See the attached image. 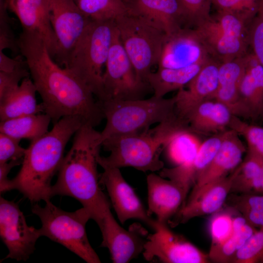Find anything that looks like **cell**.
I'll return each mask as SVG.
<instances>
[{"label":"cell","instance_id":"cell-1","mask_svg":"<svg viewBox=\"0 0 263 263\" xmlns=\"http://www.w3.org/2000/svg\"><path fill=\"white\" fill-rule=\"evenodd\" d=\"M18 44L42 99L44 113L53 124L67 116L80 117L94 128L100 124L104 117L100 102L82 80L55 61L39 35L22 30Z\"/></svg>","mask_w":263,"mask_h":263},{"label":"cell","instance_id":"cell-2","mask_svg":"<svg viewBox=\"0 0 263 263\" xmlns=\"http://www.w3.org/2000/svg\"><path fill=\"white\" fill-rule=\"evenodd\" d=\"M102 140L94 127L83 125L75 134L73 144L64 157L51 196H67L78 201L98 225L110 203L99 187L97 169Z\"/></svg>","mask_w":263,"mask_h":263},{"label":"cell","instance_id":"cell-3","mask_svg":"<svg viewBox=\"0 0 263 263\" xmlns=\"http://www.w3.org/2000/svg\"><path fill=\"white\" fill-rule=\"evenodd\" d=\"M84 125L80 117L65 116L44 135L31 141L19 172L11 179L13 189L18 190L32 203L50 200L51 181L63 160L66 146Z\"/></svg>","mask_w":263,"mask_h":263},{"label":"cell","instance_id":"cell-4","mask_svg":"<svg viewBox=\"0 0 263 263\" xmlns=\"http://www.w3.org/2000/svg\"><path fill=\"white\" fill-rule=\"evenodd\" d=\"M184 130L183 124L175 119L153 129L111 136L102 145L110 154L107 157L99 154L98 164L102 168L130 167L143 172L161 170L164 168L160 159L161 151L177 132Z\"/></svg>","mask_w":263,"mask_h":263},{"label":"cell","instance_id":"cell-5","mask_svg":"<svg viewBox=\"0 0 263 263\" xmlns=\"http://www.w3.org/2000/svg\"><path fill=\"white\" fill-rule=\"evenodd\" d=\"M105 126L100 132L103 141L113 136L138 132L153 124L178 118L174 97L152 96L148 99H108L99 101Z\"/></svg>","mask_w":263,"mask_h":263},{"label":"cell","instance_id":"cell-6","mask_svg":"<svg viewBox=\"0 0 263 263\" xmlns=\"http://www.w3.org/2000/svg\"><path fill=\"white\" fill-rule=\"evenodd\" d=\"M114 20H91L64 67L91 89L99 101L104 99L105 67L116 27Z\"/></svg>","mask_w":263,"mask_h":263},{"label":"cell","instance_id":"cell-7","mask_svg":"<svg viewBox=\"0 0 263 263\" xmlns=\"http://www.w3.org/2000/svg\"><path fill=\"white\" fill-rule=\"evenodd\" d=\"M42 207L37 203L32 211L39 218L42 236L58 243L88 263H100V260L89 241L86 225L91 219L84 207L73 212L62 210L50 200Z\"/></svg>","mask_w":263,"mask_h":263},{"label":"cell","instance_id":"cell-8","mask_svg":"<svg viewBox=\"0 0 263 263\" xmlns=\"http://www.w3.org/2000/svg\"><path fill=\"white\" fill-rule=\"evenodd\" d=\"M114 21L138 79L148 84L147 77L151 68L158 64L166 34L146 20L128 13Z\"/></svg>","mask_w":263,"mask_h":263},{"label":"cell","instance_id":"cell-9","mask_svg":"<svg viewBox=\"0 0 263 263\" xmlns=\"http://www.w3.org/2000/svg\"><path fill=\"white\" fill-rule=\"evenodd\" d=\"M149 87L138 79L116 28L103 75V101L142 99Z\"/></svg>","mask_w":263,"mask_h":263},{"label":"cell","instance_id":"cell-10","mask_svg":"<svg viewBox=\"0 0 263 263\" xmlns=\"http://www.w3.org/2000/svg\"><path fill=\"white\" fill-rule=\"evenodd\" d=\"M41 231L29 226L18 205L0 198V237L8 250L5 259L26 261L36 250Z\"/></svg>","mask_w":263,"mask_h":263},{"label":"cell","instance_id":"cell-11","mask_svg":"<svg viewBox=\"0 0 263 263\" xmlns=\"http://www.w3.org/2000/svg\"><path fill=\"white\" fill-rule=\"evenodd\" d=\"M149 234L142 253L146 260L154 258L165 263H207L208 254L197 248L182 236L172 231L167 223L158 222Z\"/></svg>","mask_w":263,"mask_h":263},{"label":"cell","instance_id":"cell-12","mask_svg":"<svg viewBox=\"0 0 263 263\" xmlns=\"http://www.w3.org/2000/svg\"><path fill=\"white\" fill-rule=\"evenodd\" d=\"M49 1L51 23L57 41L54 59L64 67L92 19L80 11L73 0Z\"/></svg>","mask_w":263,"mask_h":263},{"label":"cell","instance_id":"cell-13","mask_svg":"<svg viewBox=\"0 0 263 263\" xmlns=\"http://www.w3.org/2000/svg\"><path fill=\"white\" fill-rule=\"evenodd\" d=\"M98 225L102 236L100 246L109 249L113 263H127L143 253L149 234L140 224H133L128 230L123 228L109 207Z\"/></svg>","mask_w":263,"mask_h":263},{"label":"cell","instance_id":"cell-14","mask_svg":"<svg viewBox=\"0 0 263 263\" xmlns=\"http://www.w3.org/2000/svg\"><path fill=\"white\" fill-rule=\"evenodd\" d=\"M212 58L196 30L184 27L166 35L158 68H181Z\"/></svg>","mask_w":263,"mask_h":263},{"label":"cell","instance_id":"cell-15","mask_svg":"<svg viewBox=\"0 0 263 263\" xmlns=\"http://www.w3.org/2000/svg\"><path fill=\"white\" fill-rule=\"evenodd\" d=\"M100 183L106 188L112 206L122 224L129 219L143 221L152 228L157 223L145 208L132 188L126 181L119 169L103 168Z\"/></svg>","mask_w":263,"mask_h":263},{"label":"cell","instance_id":"cell-16","mask_svg":"<svg viewBox=\"0 0 263 263\" xmlns=\"http://www.w3.org/2000/svg\"><path fill=\"white\" fill-rule=\"evenodd\" d=\"M237 167L229 174L206 187L188 201L169 221L171 226L188 222L199 216L212 214L219 211L230 193Z\"/></svg>","mask_w":263,"mask_h":263},{"label":"cell","instance_id":"cell-17","mask_svg":"<svg viewBox=\"0 0 263 263\" xmlns=\"http://www.w3.org/2000/svg\"><path fill=\"white\" fill-rule=\"evenodd\" d=\"M6 2L8 9L18 18L22 30L39 35L54 59L57 41L51 23L49 0H8Z\"/></svg>","mask_w":263,"mask_h":263},{"label":"cell","instance_id":"cell-18","mask_svg":"<svg viewBox=\"0 0 263 263\" xmlns=\"http://www.w3.org/2000/svg\"><path fill=\"white\" fill-rule=\"evenodd\" d=\"M127 13L140 18L166 35L187 27L177 0H121Z\"/></svg>","mask_w":263,"mask_h":263},{"label":"cell","instance_id":"cell-19","mask_svg":"<svg viewBox=\"0 0 263 263\" xmlns=\"http://www.w3.org/2000/svg\"><path fill=\"white\" fill-rule=\"evenodd\" d=\"M246 150L236 132L231 129L225 131L219 150L209 164L198 175L189 196L229 174L241 163Z\"/></svg>","mask_w":263,"mask_h":263},{"label":"cell","instance_id":"cell-20","mask_svg":"<svg viewBox=\"0 0 263 263\" xmlns=\"http://www.w3.org/2000/svg\"><path fill=\"white\" fill-rule=\"evenodd\" d=\"M219 64L211 58L187 85V88L180 89L173 96L176 114L185 123L186 118L198 105L212 99L218 87Z\"/></svg>","mask_w":263,"mask_h":263},{"label":"cell","instance_id":"cell-21","mask_svg":"<svg viewBox=\"0 0 263 263\" xmlns=\"http://www.w3.org/2000/svg\"><path fill=\"white\" fill-rule=\"evenodd\" d=\"M148 212L158 222L168 223L185 203L188 192L179 183L150 173L147 177Z\"/></svg>","mask_w":263,"mask_h":263},{"label":"cell","instance_id":"cell-22","mask_svg":"<svg viewBox=\"0 0 263 263\" xmlns=\"http://www.w3.org/2000/svg\"><path fill=\"white\" fill-rule=\"evenodd\" d=\"M193 28L211 56L220 63L244 56L249 51L248 41L235 38L223 31L211 16Z\"/></svg>","mask_w":263,"mask_h":263},{"label":"cell","instance_id":"cell-23","mask_svg":"<svg viewBox=\"0 0 263 263\" xmlns=\"http://www.w3.org/2000/svg\"><path fill=\"white\" fill-rule=\"evenodd\" d=\"M248 53L244 56L220 63L218 87L212 98L224 104L233 115L240 118L243 117V111L239 88L245 71Z\"/></svg>","mask_w":263,"mask_h":263},{"label":"cell","instance_id":"cell-24","mask_svg":"<svg viewBox=\"0 0 263 263\" xmlns=\"http://www.w3.org/2000/svg\"><path fill=\"white\" fill-rule=\"evenodd\" d=\"M244 119H263V67L251 51L239 88Z\"/></svg>","mask_w":263,"mask_h":263},{"label":"cell","instance_id":"cell-25","mask_svg":"<svg viewBox=\"0 0 263 263\" xmlns=\"http://www.w3.org/2000/svg\"><path fill=\"white\" fill-rule=\"evenodd\" d=\"M224 136L225 131L207 139L201 143L196 155L189 163L172 168H163L160 175L178 182L188 192L198 175L213 159Z\"/></svg>","mask_w":263,"mask_h":263},{"label":"cell","instance_id":"cell-26","mask_svg":"<svg viewBox=\"0 0 263 263\" xmlns=\"http://www.w3.org/2000/svg\"><path fill=\"white\" fill-rule=\"evenodd\" d=\"M233 116L224 104L208 99L198 105L186 118L185 122L192 132L216 133L228 127Z\"/></svg>","mask_w":263,"mask_h":263},{"label":"cell","instance_id":"cell-27","mask_svg":"<svg viewBox=\"0 0 263 263\" xmlns=\"http://www.w3.org/2000/svg\"><path fill=\"white\" fill-rule=\"evenodd\" d=\"M36 92L32 79L24 78L18 87L0 98V121L44 113L42 103L37 102Z\"/></svg>","mask_w":263,"mask_h":263},{"label":"cell","instance_id":"cell-28","mask_svg":"<svg viewBox=\"0 0 263 263\" xmlns=\"http://www.w3.org/2000/svg\"><path fill=\"white\" fill-rule=\"evenodd\" d=\"M207 62L181 68H158L156 72H151L147 77V83L153 91V96L164 97L169 92L184 88Z\"/></svg>","mask_w":263,"mask_h":263},{"label":"cell","instance_id":"cell-29","mask_svg":"<svg viewBox=\"0 0 263 263\" xmlns=\"http://www.w3.org/2000/svg\"><path fill=\"white\" fill-rule=\"evenodd\" d=\"M51 122V117L45 113L20 116L0 121V132L20 140L32 141L48 132Z\"/></svg>","mask_w":263,"mask_h":263},{"label":"cell","instance_id":"cell-30","mask_svg":"<svg viewBox=\"0 0 263 263\" xmlns=\"http://www.w3.org/2000/svg\"><path fill=\"white\" fill-rule=\"evenodd\" d=\"M257 230L242 215L234 217L233 234L223 243L211 245L208 254L209 260L217 263H231L237 251Z\"/></svg>","mask_w":263,"mask_h":263},{"label":"cell","instance_id":"cell-31","mask_svg":"<svg viewBox=\"0 0 263 263\" xmlns=\"http://www.w3.org/2000/svg\"><path fill=\"white\" fill-rule=\"evenodd\" d=\"M262 174L257 157L247 151L244 160L237 167L230 193L254 194L259 186Z\"/></svg>","mask_w":263,"mask_h":263},{"label":"cell","instance_id":"cell-32","mask_svg":"<svg viewBox=\"0 0 263 263\" xmlns=\"http://www.w3.org/2000/svg\"><path fill=\"white\" fill-rule=\"evenodd\" d=\"M225 205L240 214L253 227L263 228V195L229 193Z\"/></svg>","mask_w":263,"mask_h":263},{"label":"cell","instance_id":"cell-33","mask_svg":"<svg viewBox=\"0 0 263 263\" xmlns=\"http://www.w3.org/2000/svg\"><path fill=\"white\" fill-rule=\"evenodd\" d=\"M201 143L192 132H177L166 146L168 156L176 166L189 163L195 157Z\"/></svg>","mask_w":263,"mask_h":263},{"label":"cell","instance_id":"cell-34","mask_svg":"<svg viewBox=\"0 0 263 263\" xmlns=\"http://www.w3.org/2000/svg\"><path fill=\"white\" fill-rule=\"evenodd\" d=\"M80 11L92 20H114L127 13L121 0H73Z\"/></svg>","mask_w":263,"mask_h":263},{"label":"cell","instance_id":"cell-35","mask_svg":"<svg viewBox=\"0 0 263 263\" xmlns=\"http://www.w3.org/2000/svg\"><path fill=\"white\" fill-rule=\"evenodd\" d=\"M228 127L244 137L247 151L263 158V127L249 124L234 115Z\"/></svg>","mask_w":263,"mask_h":263},{"label":"cell","instance_id":"cell-36","mask_svg":"<svg viewBox=\"0 0 263 263\" xmlns=\"http://www.w3.org/2000/svg\"><path fill=\"white\" fill-rule=\"evenodd\" d=\"M217 211L211 218L209 230L211 237V245L220 244L227 240L233 232V210Z\"/></svg>","mask_w":263,"mask_h":263},{"label":"cell","instance_id":"cell-37","mask_svg":"<svg viewBox=\"0 0 263 263\" xmlns=\"http://www.w3.org/2000/svg\"><path fill=\"white\" fill-rule=\"evenodd\" d=\"M177 0L183 11L187 27L195 28L211 17V0Z\"/></svg>","mask_w":263,"mask_h":263},{"label":"cell","instance_id":"cell-38","mask_svg":"<svg viewBox=\"0 0 263 263\" xmlns=\"http://www.w3.org/2000/svg\"><path fill=\"white\" fill-rule=\"evenodd\" d=\"M231 263H263V228L257 230L249 238Z\"/></svg>","mask_w":263,"mask_h":263},{"label":"cell","instance_id":"cell-39","mask_svg":"<svg viewBox=\"0 0 263 263\" xmlns=\"http://www.w3.org/2000/svg\"><path fill=\"white\" fill-rule=\"evenodd\" d=\"M218 11L235 14L250 23L256 15L260 0H211Z\"/></svg>","mask_w":263,"mask_h":263},{"label":"cell","instance_id":"cell-40","mask_svg":"<svg viewBox=\"0 0 263 263\" xmlns=\"http://www.w3.org/2000/svg\"><path fill=\"white\" fill-rule=\"evenodd\" d=\"M249 44L251 52L263 67V0L249 25Z\"/></svg>","mask_w":263,"mask_h":263},{"label":"cell","instance_id":"cell-41","mask_svg":"<svg viewBox=\"0 0 263 263\" xmlns=\"http://www.w3.org/2000/svg\"><path fill=\"white\" fill-rule=\"evenodd\" d=\"M7 9L5 0H0V51L10 49L16 53L19 51L18 39H16L12 30Z\"/></svg>","mask_w":263,"mask_h":263},{"label":"cell","instance_id":"cell-42","mask_svg":"<svg viewBox=\"0 0 263 263\" xmlns=\"http://www.w3.org/2000/svg\"><path fill=\"white\" fill-rule=\"evenodd\" d=\"M20 141L0 132V164L11 161L23 160L26 148L20 146Z\"/></svg>","mask_w":263,"mask_h":263},{"label":"cell","instance_id":"cell-43","mask_svg":"<svg viewBox=\"0 0 263 263\" xmlns=\"http://www.w3.org/2000/svg\"><path fill=\"white\" fill-rule=\"evenodd\" d=\"M30 75L26 62L13 71H0V98L18 87L20 81Z\"/></svg>","mask_w":263,"mask_h":263},{"label":"cell","instance_id":"cell-44","mask_svg":"<svg viewBox=\"0 0 263 263\" xmlns=\"http://www.w3.org/2000/svg\"><path fill=\"white\" fill-rule=\"evenodd\" d=\"M22 160L11 161L0 164V191L3 193L13 189L12 180H10L7 176L15 166L22 164Z\"/></svg>","mask_w":263,"mask_h":263},{"label":"cell","instance_id":"cell-45","mask_svg":"<svg viewBox=\"0 0 263 263\" xmlns=\"http://www.w3.org/2000/svg\"><path fill=\"white\" fill-rule=\"evenodd\" d=\"M22 57L19 55L15 58H11L6 56L3 51H0V71L10 72L15 70L26 63Z\"/></svg>","mask_w":263,"mask_h":263},{"label":"cell","instance_id":"cell-46","mask_svg":"<svg viewBox=\"0 0 263 263\" xmlns=\"http://www.w3.org/2000/svg\"><path fill=\"white\" fill-rule=\"evenodd\" d=\"M6 0V1H7V0Z\"/></svg>","mask_w":263,"mask_h":263}]
</instances>
